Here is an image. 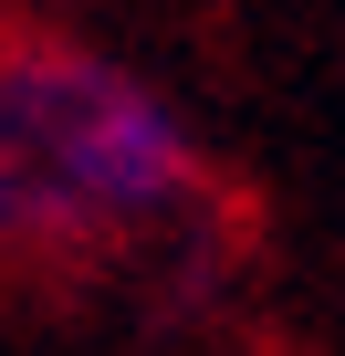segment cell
<instances>
[{
  "mask_svg": "<svg viewBox=\"0 0 345 356\" xmlns=\"http://www.w3.org/2000/svg\"><path fill=\"white\" fill-rule=\"evenodd\" d=\"M220 220V168L146 63L11 22L0 42V273H126Z\"/></svg>",
  "mask_w": 345,
  "mask_h": 356,
  "instance_id": "6da1fadb",
  "label": "cell"
},
{
  "mask_svg": "<svg viewBox=\"0 0 345 356\" xmlns=\"http://www.w3.org/2000/svg\"><path fill=\"white\" fill-rule=\"evenodd\" d=\"M0 42H11V0H0Z\"/></svg>",
  "mask_w": 345,
  "mask_h": 356,
  "instance_id": "7a4b0ae2",
  "label": "cell"
}]
</instances>
